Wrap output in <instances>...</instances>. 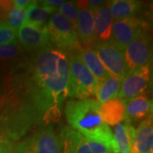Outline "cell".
<instances>
[{"label": "cell", "mask_w": 153, "mask_h": 153, "mask_svg": "<svg viewBox=\"0 0 153 153\" xmlns=\"http://www.w3.org/2000/svg\"><path fill=\"white\" fill-rule=\"evenodd\" d=\"M69 63L52 44L31 53L12 71L1 122L3 137L17 141L27 134L61 117L68 97Z\"/></svg>", "instance_id": "6da1fadb"}, {"label": "cell", "mask_w": 153, "mask_h": 153, "mask_svg": "<svg viewBox=\"0 0 153 153\" xmlns=\"http://www.w3.org/2000/svg\"><path fill=\"white\" fill-rule=\"evenodd\" d=\"M100 104L93 99L68 100L65 108L66 118L71 128L88 139L105 145L113 153L117 148L113 133L100 117Z\"/></svg>", "instance_id": "7a4b0ae2"}, {"label": "cell", "mask_w": 153, "mask_h": 153, "mask_svg": "<svg viewBox=\"0 0 153 153\" xmlns=\"http://www.w3.org/2000/svg\"><path fill=\"white\" fill-rule=\"evenodd\" d=\"M67 94L69 98L85 100L95 97L99 82L88 71L79 53H71Z\"/></svg>", "instance_id": "3957f363"}, {"label": "cell", "mask_w": 153, "mask_h": 153, "mask_svg": "<svg viewBox=\"0 0 153 153\" xmlns=\"http://www.w3.org/2000/svg\"><path fill=\"white\" fill-rule=\"evenodd\" d=\"M14 147L16 153H62L60 137L51 125L38 128Z\"/></svg>", "instance_id": "277c9868"}, {"label": "cell", "mask_w": 153, "mask_h": 153, "mask_svg": "<svg viewBox=\"0 0 153 153\" xmlns=\"http://www.w3.org/2000/svg\"><path fill=\"white\" fill-rule=\"evenodd\" d=\"M49 41L52 45L60 50H69L71 53L79 51L82 46L79 43L77 33L71 23L66 17L55 11L50 16L46 25Z\"/></svg>", "instance_id": "5b68a950"}, {"label": "cell", "mask_w": 153, "mask_h": 153, "mask_svg": "<svg viewBox=\"0 0 153 153\" xmlns=\"http://www.w3.org/2000/svg\"><path fill=\"white\" fill-rule=\"evenodd\" d=\"M94 51L110 75L122 81L128 71L125 62L124 50L118 49L107 41L94 44Z\"/></svg>", "instance_id": "8992f818"}, {"label": "cell", "mask_w": 153, "mask_h": 153, "mask_svg": "<svg viewBox=\"0 0 153 153\" xmlns=\"http://www.w3.org/2000/svg\"><path fill=\"white\" fill-rule=\"evenodd\" d=\"M62 153H113L105 145L91 140L71 128L60 131Z\"/></svg>", "instance_id": "52a82bcc"}, {"label": "cell", "mask_w": 153, "mask_h": 153, "mask_svg": "<svg viewBox=\"0 0 153 153\" xmlns=\"http://www.w3.org/2000/svg\"><path fill=\"white\" fill-rule=\"evenodd\" d=\"M148 32L147 24L141 19L130 17L118 20L112 24L109 41L118 49L124 50L126 46L141 33Z\"/></svg>", "instance_id": "ba28073f"}, {"label": "cell", "mask_w": 153, "mask_h": 153, "mask_svg": "<svg viewBox=\"0 0 153 153\" xmlns=\"http://www.w3.org/2000/svg\"><path fill=\"white\" fill-rule=\"evenodd\" d=\"M151 65L128 71L121 81L118 98L126 102L145 93L151 81Z\"/></svg>", "instance_id": "9c48e42d"}, {"label": "cell", "mask_w": 153, "mask_h": 153, "mask_svg": "<svg viewBox=\"0 0 153 153\" xmlns=\"http://www.w3.org/2000/svg\"><path fill=\"white\" fill-rule=\"evenodd\" d=\"M124 57L128 71L151 65L152 50L151 37L148 32L141 33L126 46Z\"/></svg>", "instance_id": "30bf717a"}, {"label": "cell", "mask_w": 153, "mask_h": 153, "mask_svg": "<svg viewBox=\"0 0 153 153\" xmlns=\"http://www.w3.org/2000/svg\"><path fill=\"white\" fill-rule=\"evenodd\" d=\"M16 31L17 38L21 45L30 53L36 52L51 44L46 26L40 27L24 23Z\"/></svg>", "instance_id": "8fae6325"}, {"label": "cell", "mask_w": 153, "mask_h": 153, "mask_svg": "<svg viewBox=\"0 0 153 153\" xmlns=\"http://www.w3.org/2000/svg\"><path fill=\"white\" fill-rule=\"evenodd\" d=\"M152 100L146 92L138 95L125 102L124 121L131 123L132 122L142 120L152 114Z\"/></svg>", "instance_id": "7c38bea8"}, {"label": "cell", "mask_w": 153, "mask_h": 153, "mask_svg": "<svg viewBox=\"0 0 153 153\" xmlns=\"http://www.w3.org/2000/svg\"><path fill=\"white\" fill-rule=\"evenodd\" d=\"M153 124L152 114H150L135 129L131 146V153H152Z\"/></svg>", "instance_id": "4fadbf2b"}, {"label": "cell", "mask_w": 153, "mask_h": 153, "mask_svg": "<svg viewBox=\"0 0 153 153\" xmlns=\"http://www.w3.org/2000/svg\"><path fill=\"white\" fill-rule=\"evenodd\" d=\"M110 3L106 1L104 5L94 12V38L95 43L109 41L111 34L113 18L110 13Z\"/></svg>", "instance_id": "5bb4252c"}, {"label": "cell", "mask_w": 153, "mask_h": 153, "mask_svg": "<svg viewBox=\"0 0 153 153\" xmlns=\"http://www.w3.org/2000/svg\"><path fill=\"white\" fill-rule=\"evenodd\" d=\"M76 33L80 44L84 48L94 46V12L89 10H81L78 11Z\"/></svg>", "instance_id": "9a60e30c"}, {"label": "cell", "mask_w": 153, "mask_h": 153, "mask_svg": "<svg viewBox=\"0 0 153 153\" xmlns=\"http://www.w3.org/2000/svg\"><path fill=\"white\" fill-rule=\"evenodd\" d=\"M100 117L108 126H116L124 121L125 102L119 98H114L100 104Z\"/></svg>", "instance_id": "2e32d148"}, {"label": "cell", "mask_w": 153, "mask_h": 153, "mask_svg": "<svg viewBox=\"0 0 153 153\" xmlns=\"http://www.w3.org/2000/svg\"><path fill=\"white\" fill-rule=\"evenodd\" d=\"M135 134V128L124 121L115 127L113 140L117 153H131V146Z\"/></svg>", "instance_id": "e0dca14e"}, {"label": "cell", "mask_w": 153, "mask_h": 153, "mask_svg": "<svg viewBox=\"0 0 153 153\" xmlns=\"http://www.w3.org/2000/svg\"><path fill=\"white\" fill-rule=\"evenodd\" d=\"M143 7V3L136 0H114L110 3V13L115 20L135 17Z\"/></svg>", "instance_id": "ac0fdd59"}, {"label": "cell", "mask_w": 153, "mask_h": 153, "mask_svg": "<svg viewBox=\"0 0 153 153\" xmlns=\"http://www.w3.org/2000/svg\"><path fill=\"white\" fill-rule=\"evenodd\" d=\"M55 10V9L42 5L39 1H33L27 10V18L24 23L40 27H45Z\"/></svg>", "instance_id": "d6986e66"}, {"label": "cell", "mask_w": 153, "mask_h": 153, "mask_svg": "<svg viewBox=\"0 0 153 153\" xmlns=\"http://www.w3.org/2000/svg\"><path fill=\"white\" fill-rule=\"evenodd\" d=\"M79 52V55L83 63L99 82L104 81L108 76H111L99 60L98 57L93 49L82 48Z\"/></svg>", "instance_id": "ffe728a7"}, {"label": "cell", "mask_w": 153, "mask_h": 153, "mask_svg": "<svg viewBox=\"0 0 153 153\" xmlns=\"http://www.w3.org/2000/svg\"><path fill=\"white\" fill-rule=\"evenodd\" d=\"M121 80L109 76L105 80L99 82L98 89L96 92V99L99 104L116 98L118 95L120 89Z\"/></svg>", "instance_id": "44dd1931"}, {"label": "cell", "mask_w": 153, "mask_h": 153, "mask_svg": "<svg viewBox=\"0 0 153 153\" xmlns=\"http://www.w3.org/2000/svg\"><path fill=\"white\" fill-rule=\"evenodd\" d=\"M57 12L61 14L71 22L73 27L76 31V25H77V18H78V10L76 8L75 2L69 1L64 2L62 4L58 7Z\"/></svg>", "instance_id": "7402d4cb"}, {"label": "cell", "mask_w": 153, "mask_h": 153, "mask_svg": "<svg viewBox=\"0 0 153 153\" xmlns=\"http://www.w3.org/2000/svg\"><path fill=\"white\" fill-rule=\"evenodd\" d=\"M26 18H27V10L20 9L15 6L10 14L7 26L16 30L22 24H24Z\"/></svg>", "instance_id": "603a6c76"}, {"label": "cell", "mask_w": 153, "mask_h": 153, "mask_svg": "<svg viewBox=\"0 0 153 153\" xmlns=\"http://www.w3.org/2000/svg\"><path fill=\"white\" fill-rule=\"evenodd\" d=\"M22 46L17 43L0 46V60H10L22 54Z\"/></svg>", "instance_id": "cb8c5ba5"}, {"label": "cell", "mask_w": 153, "mask_h": 153, "mask_svg": "<svg viewBox=\"0 0 153 153\" xmlns=\"http://www.w3.org/2000/svg\"><path fill=\"white\" fill-rule=\"evenodd\" d=\"M17 43V31L0 23V46Z\"/></svg>", "instance_id": "d4e9b609"}, {"label": "cell", "mask_w": 153, "mask_h": 153, "mask_svg": "<svg viewBox=\"0 0 153 153\" xmlns=\"http://www.w3.org/2000/svg\"><path fill=\"white\" fill-rule=\"evenodd\" d=\"M14 7V1L0 0V23L7 25L10 14Z\"/></svg>", "instance_id": "484cf974"}, {"label": "cell", "mask_w": 153, "mask_h": 153, "mask_svg": "<svg viewBox=\"0 0 153 153\" xmlns=\"http://www.w3.org/2000/svg\"><path fill=\"white\" fill-rule=\"evenodd\" d=\"M14 144L4 137H0V153H16Z\"/></svg>", "instance_id": "4316f807"}, {"label": "cell", "mask_w": 153, "mask_h": 153, "mask_svg": "<svg viewBox=\"0 0 153 153\" xmlns=\"http://www.w3.org/2000/svg\"><path fill=\"white\" fill-rule=\"evenodd\" d=\"M105 3V1H101V0H89L88 1V10L94 12L104 5Z\"/></svg>", "instance_id": "83f0119b"}, {"label": "cell", "mask_w": 153, "mask_h": 153, "mask_svg": "<svg viewBox=\"0 0 153 153\" xmlns=\"http://www.w3.org/2000/svg\"><path fill=\"white\" fill-rule=\"evenodd\" d=\"M39 3L42 5L55 9V7H59V6H60L64 3V1L63 0H44V1H39Z\"/></svg>", "instance_id": "f1b7e54d"}, {"label": "cell", "mask_w": 153, "mask_h": 153, "mask_svg": "<svg viewBox=\"0 0 153 153\" xmlns=\"http://www.w3.org/2000/svg\"><path fill=\"white\" fill-rule=\"evenodd\" d=\"M33 3L32 0H14V4L17 8L27 10Z\"/></svg>", "instance_id": "f546056e"}, {"label": "cell", "mask_w": 153, "mask_h": 153, "mask_svg": "<svg viewBox=\"0 0 153 153\" xmlns=\"http://www.w3.org/2000/svg\"><path fill=\"white\" fill-rule=\"evenodd\" d=\"M147 153H152V152H147Z\"/></svg>", "instance_id": "4dcf8cb0"}]
</instances>
